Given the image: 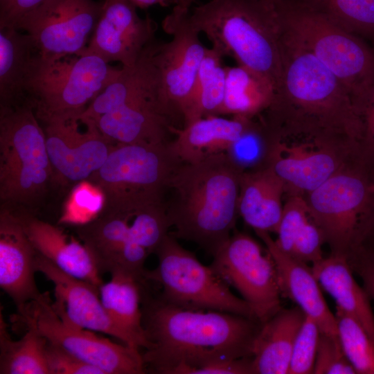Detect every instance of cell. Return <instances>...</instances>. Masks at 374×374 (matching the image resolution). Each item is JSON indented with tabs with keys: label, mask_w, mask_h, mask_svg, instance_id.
<instances>
[{
	"label": "cell",
	"mask_w": 374,
	"mask_h": 374,
	"mask_svg": "<svg viewBox=\"0 0 374 374\" xmlns=\"http://www.w3.org/2000/svg\"><path fill=\"white\" fill-rule=\"evenodd\" d=\"M150 346L145 368L159 374H206L213 364L251 357L260 323L229 312L179 308L142 293ZM146 370V369H145Z\"/></svg>",
	"instance_id": "cell-1"
},
{
	"label": "cell",
	"mask_w": 374,
	"mask_h": 374,
	"mask_svg": "<svg viewBox=\"0 0 374 374\" xmlns=\"http://www.w3.org/2000/svg\"><path fill=\"white\" fill-rule=\"evenodd\" d=\"M261 118L271 129L323 136L358 146L362 123L340 80L283 30L282 70Z\"/></svg>",
	"instance_id": "cell-2"
},
{
	"label": "cell",
	"mask_w": 374,
	"mask_h": 374,
	"mask_svg": "<svg viewBox=\"0 0 374 374\" xmlns=\"http://www.w3.org/2000/svg\"><path fill=\"white\" fill-rule=\"evenodd\" d=\"M241 174L225 152L181 163L170 178L165 200L175 229L170 233L213 256L235 229Z\"/></svg>",
	"instance_id": "cell-3"
},
{
	"label": "cell",
	"mask_w": 374,
	"mask_h": 374,
	"mask_svg": "<svg viewBox=\"0 0 374 374\" xmlns=\"http://www.w3.org/2000/svg\"><path fill=\"white\" fill-rule=\"evenodd\" d=\"M191 24L223 57L234 59L274 86L282 70L283 28L277 2L208 0L188 12Z\"/></svg>",
	"instance_id": "cell-4"
},
{
	"label": "cell",
	"mask_w": 374,
	"mask_h": 374,
	"mask_svg": "<svg viewBox=\"0 0 374 374\" xmlns=\"http://www.w3.org/2000/svg\"><path fill=\"white\" fill-rule=\"evenodd\" d=\"M305 199L331 253L348 258L374 231V165L359 155Z\"/></svg>",
	"instance_id": "cell-5"
},
{
	"label": "cell",
	"mask_w": 374,
	"mask_h": 374,
	"mask_svg": "<svg viewBox=\"0 0 374 374\" xmlns=\"http://www.w3.org/2000/svg\"><path fill=\"white\" fill-rule=\"evenodd\" d=\"M277 8L284 30L340 80L356 108L374 84V50L298 0H280Z\"/></svg>",
	"instance_id": "cell-6"
},
{
	"label": "cell",
	"mask_w": 374,
	"mask_h": 374,
	"mask_svg": "<svg viewBox=\"0 0 374 374\" xmlns=\"http://www.w3.org/2000/svg\"><path fill=\"white\" fill-rule=\"evenodd\" d=\"M170 142L114 145L87 179L103 191V211H131L165 202L170 178L182 163Z\"/></svg>",
	"instance_id": "cell-7"
},
{
	"label": "cell",
	"mask_w": 374,
	"mask_h": 374,
	"mask_svg": "<svg viewBox=\"0 0 374 374\" xmlns=\"http://www.w3.org/2000/svg\"><path fill=\"white\" fill-rule=\"evenodd\" d=\"M54 175L44 128L30 103L0 107V197L30 204Z\"/></svg>",
	"instance_id": "cell-8"
},
{
	"label": "cell",
	"mask_w": 374,
	"mask_h": 374,
	"mask_svg": "<svg viewBox=\"0 0 374 374\" xmlns=\"http://www.w3.org/2000/svg\"><path fill=\"white\" fill-rule=\"evenodd\" d=\"M155 254L158 264L154 269L145 270L144 277L159 285L158 296L166 303L185 309L225 312L257 320L247 303L233 294L230 285L211 266L202 264L170 233Z\"/></svg>",
	"instance_id": "cell-9"
},
{
	"label": "cell",
	"mask_w": 374,
	"mask_h": 374,
	"mask_svg": "<svg viewBox=\"0 0 374 374\" xmlns=\"http://www.w3.org/2000/svg\"><path fill=\"white\" fill-rule=\"evenodd\" d=\"M121 70L93 55L40 58L29 84L37 118L44 123L78 116Z\"/></svg>",
	"instance_id": "cell-10"
},
{
	"label": "cell",
	"mask_w": 374,
	"mask_h": 374,
	"mask_svg": "<svg viewBox=\"0 0 374 374\" xmlns=\"http://www.w3.org/2000/svg\"><path fill=\"white\" fill-rule=\"evenodd\" d=\"M270 132L267 161L283 180L285 196L305 197L355 157L362 155L357 145L330 137Z\"/></svg>",
	"instance_id": "cell-11"
},
{
	"label": "cell",
	"mask_w": 374,
	"mask_h": 374,
	"mask_svg": "<svg viewBox=\"0 0 374 374\" xmlns=\"http://www.w3.org/2000/svg\"><path fill=\"white\" fill-rule=\"evenodd\" d=\"M16 321L32 328L47 342L80 360L93 365L105 374H141L146 371L139 350L118 344L95 332L69 323L54 310L48 293L17 308Z\"/></svg>",
	"instance_id": "cell-12"
},
{
	"label": "cell",
	"mask_w": 374,
	"mask_h": 374,
	"mask_svg": "<svg viewBox=\"0 0 374 374\" xmlns=\"http://www.w3.org/2000/svg\"><path fill=\"white\" fill-rule=\"evenodd\" d=\"M213 257L211 267L238 290L260 323L281 308L276 266L265 246L234 232Z\"/></svg>",
	"instance_id": "cell-13"
},
{
	"label": "cell",
	"mask_w": 374,
	"mask_h": 374,
	"mask_svg": "<svg viewBox=\"0 0 374 374\" xmlns=\"http://www.w3.org/2000/svg\"><path fill=\"white\" fill-rule=\"evenodd\" d=\"M189 11L173 8L162 21L163 30L171 39L166 42L154 40L152 44L161 100L179 127H183L181 109L207 49L201 34L188 20Z\"/></svg>",
	"instance_id": "cell-14"
},
{
	"label": "cell",
	"mask_w": 374,
	"mask_h": 374,
	"mask_svg": "<svg viewBox=\"0 0 374 374\" xmlns=\"http://www.w3.org/2000/svg\"><path fill=\"white\" fill-rule=\"evenodd\" d=\"M103 0H46L15 29L28 34L42 60L82 55L99 19Z\"/></svg>",
	"instance_id": "cell-15"
},
{
	"label": "cell",
	"mask_w": 374,
	"mask_h": 374,
	"mask_svg": "<svg viewBox=\"0 0 374 374\" xmlns=\"http://www.w3.org/2000/svg\"><path fill=\"white\" fill-rule=\"evenodd\" d=\"M43 125L54 175L63 182L77 184L89 179L116 144L90 118L76 116Z\"/></svg>",
	"instance_id": "cell-16"
},
{
	"label": "cell",
	"mask_w": 374,
	"mask_h": 374,
	"mask_svg": "<svg viewBox=\"0 0 374 374\" xmlns=\"http://www.w3.org/2000/svg\"><path fill=\"white\" fill-rule=\"evenodd\" d=\"M137 7L128 0H103L102 11L82 55H93L107 63L121 66L136 64L155 39V21L141 17Z\"/></svg>",
	"instance_id": "cell-17"
},
{
	"label": "cell",
	"mask_w": 374,
	"mask_h": 374,
	"mask_svg": "<svg viewBox=\"0 0 374 374\" xmlns=\"http://www.w3.org/2000/svg\"><path fill=\"white\" fill-rule=\"evenodd\" d=\"M35 265L36 271L53 285L55 301L52 306L61 319L80 328L115 337L140 350L106 311L98 287L64 272L37 252Z\"/></svg>",
	"instance_id": "cell-18"
},
{
	"label": "cell",
	"mask_w": 374,
	"mask_h": 374,
	"mask_svg": "<svg viewBox=\"0 0 374 374\" xmlns=\"http://www.w3.org/2000/svg\"><path fill=\"white\" fill-rule=\"evenodd\" d=\"M94 121L101 132L115 143H166L172 139L174 130L179 128L163 107L156 87Z\"/></svg>",
	"instance_id": "cell-19"
},
{
	"label": "cell",
	"mask_w": 374,
	"mask_h": 374,
	"mask_svg": "<svg viewBox=\"0 0 374 374\" xmlns=\"http://www.w3.org/2000/svg\"><path fill=\"white\" fill-rule=\"evenodd\" d=\"M37 251L17 214L3 208L0 213V287L17 308L41 294L35 280Z\"/></svg>",
	"instance_id": "cell-20"
},
{
	"label": "cell",
	"mask_w": 374,
	"mask_h": 374,
	"mask_svg": "<svg viewBox=\"0 0 374 374\" xmlns=\"http://www.w3.org/2000/svg\"><path fill=\"white\" fill-rule=\"evenodd\" d=\"M256 233L274 260L281 296L292 301L306 316L314 320L321 332L337 337L335 314L325 301L311 266L280 250L269 233Z\"/></svg>",
	"instance_id": "cell-21"
},
{
	"label": "cell",
	"mask_w": 374,
	"mask_h": 374,
	"mask_svg": "<svg viewBox=\"0 0 374 374\" xmlns=\"http://www.w3.org/2000/svg\"><path fill=\"white\" fill-rule=\"evenodd\" d=\"M17 216L39 254L65 273L98 287L101 285V272L91 252L82 240L34 216Z\"/></svg>",
	"instance_id": "cell-22"
},
{
	"label": "cell",
	"mask_w": 374,
	"mask_h": 374,
	"mask_svg": "<svg viewBox=\"0 0 374 374\" xmlns=\"http://www.w3.org/2000/svg\"><path fill=\"white\" fill-rule=\"evenodd\" d=\"M253 118L211 115L174 130L171 148L182 163H197L224 153Z\"/></svg>",
	"instance_id": "cell-23"
},
{
	"label": "cell",
	"mask_w": 374,
	"mask_h": 374,
	"mask_svg": "<svg viewBox=\"0 0 374 374\" xmlns=\"http://www.w3.org/2000/svg\"><path fill=\"white\" fill-rule=\"evenodd\" d=\"M40 58L28 34L0 28V107L30 103L29 84Z\"/></svg>",
	"instance_id": "cell-24"
},
{
	"label": "cell",
	"mask_w": 374,
	"mask_h": 374,
	"mask_svg": "<svg viewBox=\"0 0 374 374\" xmlns=\"http://www.w3.org/2000/svg\"><path fill=\"white\" fill-rule=\"evenodd\" d=\"M285 194L284 182L271 167L243 172L240 179L239 216L255 232L276 233Z\"/></svg>",
	"instance_id": "cell-25"
},
{
	"label": "cell",
	"mask_w": 374,
	"mask_h": 374,
	"mask_svg": "<svg viewBox=\"0 0 374 374\" xmlns=\"http://www.w3.org/2000/svg\"><path fill=\"white\" fill-rule=\"evenodd\" d=\"M305 317L298 306L281 308L260 324L251 349L253 374H287L294 342Z\"/></svg>",
	"instance_id": "cell-26"
},
{
	"label": "cell",
	"mask_w": 374,
	"mask_h": 374,
	"mask_svg": "<svg viewBox=\"0 0 374 374\" xmlns=\"http://www.w3.org/2000/svg\"><path fill=\"white\" fill-rule=\"evenodd\" d=\"M311 267L321 287L335 300L336 308L357 320L374 343L371 299L355 280L348 258L331 253Z\"/></svg>",
	"instance_id": "cell-27"
},
{
	"label": "cell",
	"mask_w": 374,
	"mask_h": 374,
	"mask_svg": "<svg viewBox=\"0 0 374 374\" xmlns=\"http://www.w3.org/2000/svg\"><path fill=\"white\" fill-rule=\"evenodd\" d=\"M110 275L109 280L103 283L98 288L104 308L138 348H149L150 344L143 324L141 308L146 280L122 272H112Z\"/></svg>",
	"instance_id": "cell-28"
},
{
	"label": "cell",
	"mask_w": 374,
	"mask_h": 374,
	"mask_svg": "<svg viewBox=\"0 0 374 374\" xmlns=\"http://www.w3.org/2000/svg\"><path fill=\"white\" fill-rule=\"evenodd\" d=\"M274 93V84L260 74L239 64L226 66L220 115L254 118L269 107Z\"/></svg>",
	"instance_id": "cell-29"
},
{
	"label": "cell",
	"mask_w": 374,
	"mask_h": 374,
	"mask_svg": "<svg viewBox=\"0 0 374 374\" xmlns=\"http://www.w3.org/2000/svg\"><path fill=\"white\" fill-rule=\"evenodd\" d=\"M223 57L215 48L207 47L192 89L181 109L183 126L203 117L220 115L226 83Z\"/></svg>",
	"instance_id": "cell-30"
},
{
	"label": "cell",
	"mask_w": 374,
	"mask_h": 374,
	"mask_svg": "<svg viewBox=\"0 0 374 374\" xmlns=\"http://www.w3.org/2000/svg\"><path fill=\"white\" fill-rule=\"evenodd\" d=\"M46 345V339L32 328L26 329L20 339L12 340L1 311V374H50Z\"/></svg>",
	"instance_id": "cell-31"
},
{
	"label": "cell",
	"mask_w": 374,
	"mask_h": 374,
	"mask_svg": "<svg viewBox=\"0 0 374 374\" xmlns=\"http://www.w3.org/2000/svg\"><path fill=\"white\" fill-rule=\"evenodd\" d=\"M345 30L374 40V0H298Z\"/></svg>",
	"instance_id": "cell-32"
},
{
	"label": "cell",
	"mask_w": 374,
	"mask_h": 374,
	"mask_svg": "<svg viewBox=\"0 0 374 374\" xmlns=\"http://www.w3.org/2000/svg\"><path fill=\"white\" fill-rule=\"evenodd\" d=\"M269 145V130L258 116L225 153L234 166L243 173L267 166Z\"/></svg>",
	"instance_id": "cell-33"
},
{
	"label": "cell",
	"mask_w": 374,
	"mask_h": 374,
	"mask_svg": "<svg viewBox=\"0 0 374 374\" xmlns=\"http://www.w3.org/2000/svg\"><path fill=\"white\" fill-rule=\"evenodd\" d=\"M337 337L343 351L359 374H374V343L361 323L336 308Z\"/></svg>",
	"instance_id": "cell-34"
},
{
	"label": "cell",
	"mask_w": 374,
	"mask_h": 374,
	"mask_svg": "<svg viewBox=\"0 0 374 374\" xmlns=\"http://www.w3.org/2000/svg\"><path fill=\"white\" fill-rule=\"evenodd\" d=\"M105 196L101 189L89 180L75 184L64 205L59 223L80 226L94 220L103 211Z\"/></svg>",
	"instance_id": "cell-35"
},
{
	"label": "cell",
	"mask_w": 374,
	"mask_h": 374,
	"mask_svg": "<svg viewBox=\"0 0 374 374\" xmlns=\"http://www.w3.org/2000/svg\"><path fill=\"white\" fill-rule=\"evenodd\" d=\"M310 218V210L304 197L286 196L276 233L277 238L274 239L278 247L290 254L297 236Z\"/></svg>",
	"instance_id": "cell-36"
},
{
	"label": "cell",
	"mask_w": 374,
	"mask_h": 374,
	"mask_svg": "<svg viewBox=\"0 0 374 374\" xmlns=\"http://www.w3.org/2000/svg\"><path fill=\"white\" fill-rule=\"evenodd\" d=\"M320 335L318 324L305 315L294 342L287 374L313 373Z\"/></svg>",
	"instance_id": "cell-37"
},
{
	"label": "cell",
	"mask_w": 374,
	"mask_h": 374,
	"mask_svg": "<svg viewBox=\"0 0 374 374\" xmlns=\"http://www.w3.org/2000/svg\"><path fill=\"white\" fill-rule=\"evenodd\" d=\"M313 373H356L343 351L338 337L321 332Z\"/></svg>",
	"instance_id": "cell-38"
},
{
	"label": "cell",
	"mask_w": 374,
	"mask_h": 374,
	"mask_svg": "<svg viewBox=\"0 0 374 374\" xmlns=\"http://www.w3.org/2000/svg\"><path fill=\"white\" fill-rule=\"evenodd\" d=\"M325 243L321 229L311 217L297 236L289 255L311 266L324 257L322 247Z\"/></svg>",
	"instance_id": "cell-39"
},
{
	"label": "cell",
	"mask_w": 374,
	"mask_h": 374,
	"mask_svg": "<svg viewBox=\"0 0 374 374\" xmlns=\"http://www.w3.org/2000/svg\"><path fill=\"white\" fill-rule=\"evenodd\" d=\"M46 359L50 374H105L99 368L84 362L48 342Z\"/></svg>",
	"instance_id": "cell-40"
},
{
	"label": "cell",
	"mask_w": 374,
	"mask_h": 374,
	"mask_svg": "<svg viewBox=\"0 0 374 374\" xmlns=\"http://www.w3.org/2000/svg\"><path fill=\"white\" fill-rule=\"evenodd\" d=\"M362 123L359 151L362 156L374 165V84L357 106Z\"/></svg>",
	"instance_id": "cell-41"
},
{
	"label": "cell",
	"mask_w": 374,
	"mask_h": 374,
	"mask_svg": "<svg viewBox=\"0 0 374 374\" xmlns=\"http://www.w3.org/2000/svg\"><path fill=\"white\" fill-rule=\"evenodd\" d=\"M348 260L353 271L361 278L368 296L374 301V249L366 244L352 253Z\"/></svg>",
	"instance_id": "cell-42"
},
{
	"label": "cell",
	"mask_w": 374,
	"mask_h": 374,
	"mask_svg": "<svg viewBox=\"0 0 374 374\" xmlns=\"http://www.w3.org/2000/svg\"><path fill=\"white\" fill-rule=\"evenodd\" d=\"M46 0H4L0 2V28H15L24 17L38 8Z\"/></svg>",
	"instance_id": "cell-43"
},
{
	"label": "cell",
	"mask_w": 374,
	"mask_h": 374,
	"mask_svg": "<svg viewBox=\"0 0 374 374\" xmlns=\"http://www.w3.org/2000/svg\"><path fill=\"white\" fill-rule=\"evenodd\" d=\"M139 8H147L152 6H168L171 0H128Z\"/></svg>",
	"instance_id": "cell-44"
},
{
	"label": "cell",
	"mask_w": 374,
	"mask_h": 374,
	"mask_svg": "<svg viewBox=\"0 0 374 374\" xmlns=\"http://www.w3.org/2000/svg\"><path fill=\"white\" fill-rule=\"evenodd\" d=\"M195 0H171L175 8L181 10L189 11Z\"/></svg>",
	"instance_id": "cell-45"
},
{
	"label": "cell",
	"mask_w": 374,
	"mask_h": 374,
	"mask_svg": "<svg viewBox=\"0 0 374 374\" xmlns=\"http://www.w3.org/2000/svg\"><path fill=\"white\" fill-rule=\"evenodd\" d=\"M372 242V244L371 245L369 244H368L370 245L371 247H372L374 249V231H373V234L371 235V236L370 237L368 242Z\"/></svg>",
	"instance_id": "cell-46"
},
{
	"label": "cell",
	"mask_w": 374,
	"mask_h": 374,
	"mask_svg": "<svg viewBox=\"0 0 374 374\" xmlns=\"http://www.w3.org/2000/svg\"><path fill=\"white\" fill-rule=\"evenodd\" d=\"M269 1H273V2H278L280 0H269Z\"/></svg>",
	"instance_id": "cell-47"
},
{
	"label": "cell",
	"mask_w": 374,
	"mask_h": 374,
	"mask_svg": "<svg viewBox=\"0 0 374 374\" xmlns=\"http://www.w3.org/2000/svg\"><path fill=\"white\" fill-rule=\"evenodd\" d=\"M3 1H4V0H0V2Z\"/></svg>",
	"instance_id": "cell-48"
}]
</instances>
